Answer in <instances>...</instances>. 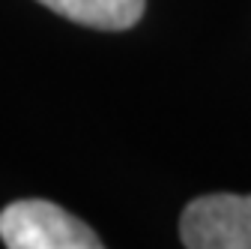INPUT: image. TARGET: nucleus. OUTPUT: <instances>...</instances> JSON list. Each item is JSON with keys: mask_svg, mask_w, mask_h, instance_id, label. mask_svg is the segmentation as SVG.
I'll return each mask as SVG.
<instances>
[{"mask_svg": "<svg viewBox=\"0 0 251 249\" xmlns=\"http://www.w3.org/2000/svg\"><path fill=\"white\" fill-rule=\"evenodd\" d=\"M0 240L9 249H99L102 240L78 216L45 198L12 201L0 210Z\"/></svg>", "mask_w": 251, "mask_h": 249, "instance_id": "1", "label": "nucleus"}, {"mask_svg": "<svg viewBox=\"0 0 251 249\" xmlns=\"http://www.w3.org/2000/svg\"><path fill=\"white\" fill-rule=\"evenodd\" d=\"M179 240L188 249H251V195L212 192L188 201Z\"/></svg>", "mask_w": 251, "mask_h": 249, "instance_id": "2", "label": "nucleus"}, {"mask_svg": "<svg viewBox=\"0 0 251 249\" xmlns=\"http://www.w3.org/2000/svg\"><path fill=\"white\" fill-rule=\"evenodd\" d=\"M51 12L96 30H129L141 21L147 0H39Z\"/></svg>", "mask_w": 251, "mask_h": 249, "instance_id": "3", "label": "nucleus"}]
</instances>
